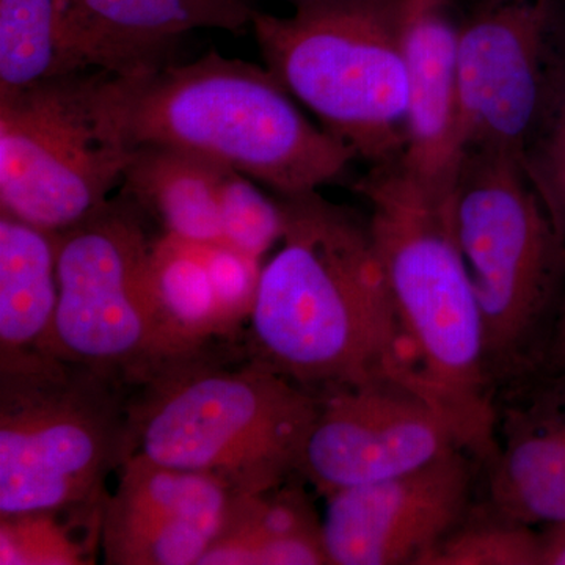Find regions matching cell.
Segmentation results:
<instances>
[{"label": "cell", "mask_w": 565, "mask_h": 565, "mask_svg": "<svg viewBox=\"0 0 565 565\" xmlns=\"http://www.w3.org/2000/svg\"><path fill=\"white\" fill-rule=\"evenodd\" d=\"M280 203L282 245L250 313L255 359L308 390L393 377L429 394L370 223L318 191Z\"/></svg>", "instance_id": "obj_1"}, {"label": "cell", "mask_w": 565, "mask_h": 565, "mask_svg": "<svg viewBox=\"0 0 565 565\" xmlns=\"http://www.w3.org/2000/svg\"><path fill=\"white\" fill-rule=\"evenodd\" d=\"M371 234L427 393L451 416L471 455L490 459L497 411L478 300L457 239L455 192L415 181L399 163L356 184Z\"/></svg>", "instance_id": "obj_2"}, {"label": "cell", "mask_w": 565, "mask_h": 565, "mask_svg": "<svg viewBox=\"0 0 565 565\" xmlns=\"http://www.w3.org/2000/svg\"><path fill=\"white\" fill-rule=\"evenodd\" d=\"M117 115L131 148L162 143L199 152L280 196L316 192L359 158L308 121L269 70L214 51L189 65L117 74Z\"/></svg>", "instance_id": "obj_3"}, {"label": "cell", "mask_w": 565, "mask_h": 565, "mask_svg": "<svg viewBox=\"0 0 565 565\" xmlns=\"http://www.w3.org/2000/svg\"><path fill=\"white\" fill-rule=\"evenodd\" d=\"M132 381V455L262 493L299 473L321 397L253 359L230 370L199 349L151 364ZM131 381V382H132Z\"/></svg>", "instance_id": "obj_4"}, {"label": "cell", "mask_w": 565, "mask_h": 565, "mask_svg": "<svg viewBox=\"0 0 565 565\" xmlns=\"http://www.w3.org/2000/svg\"><path fill=\"white\" fill-rule=\"evenodd\" d=\"M131 455L120 377L46 349L0 356V516L103 508Z\"/></svg>", "instance_id": "obj_5"}, {"label": "cell", "mask_w": 565, "mask_h": 565, "mask_svg": "<svg viewBox=\"0 0 565 565\" xmlns=\"http://www.w3.org/2000/svg\"><path fill=\"white\" fill-rule=\"evenodd\" d=\"M452 204L492 384L535 374L565 288V241L525 166L505 152L468 151Z\"/></svg>", "instance_id": "obj_6"}, {"label": "cell", "mask_w": 565, "mask_h": 565, "mask_svg": "<svg viewBox=\"0 0 565 565\" xmlns=\"http://www.w3.org/2000/svg\"><path fill=\"white\" fill-rule=\"evenodd\" d=\"M399 0L296 9L292 17L256 11L252 29L267 70L323 129L359 158L393 162L404 151L407 109Z\"/></svg>", "instance_id": "obj_7"}, {"label": "cell", "mask_w": 565, "mask_h": 565, "mask_svg": "<svg viewBox=\"0 0 565 565\" xmlns=\"http://www.w3.org/2000/svg\"><path fill=\"white\" fill-rule=\"evenodd\" d=\"M131 151L110 71H77L2 95L0 210L65 232L109 202Z\"/></svg>", "instance_id": "obj_8"}, {"label": "cell", "mask_w": 565, "mask_h": 565, "mask_svg": "<svg viewBox=\"0 0 565 565\" xmlns=\"http://www.w3.org/2000/svg\"><path fill=\"white\" fill-rule=\"evenodd\" d=\"M143 214L121 193L57 233L58 303L46 351L129 381L189 352L163 313Z\"/></svg>", "instance_id": "obj_9"}, {"label": "cell", "mask_w": 565, "mask_h": 565, "mask_svg": "<svg viewBox=\"0 0 565 565\" xmlns=\"http://www.w3.org/2000/svg\"><path fill=\"white\" fill-rule=\"evenodd\" d=\"M559 0H484L459 29L465 154L501 151L525 166L565 65Z\"/></svg>", "instance_id": "obj_10"}, {"label": "cell", "mask_w": 565, "mask_h": 565, "mask_svg": "<svg viewBox=\"0 0 565 565\" xmlns=\"http://www.w3.org/2000/svg\"><path fill=\"white\" fill-rule=\"evenodd\" d=\"M321 396L299 475L326 498L467 449L441 405L399 379H374Z\"/></svg>", "instance_id": "obj_11"}, {"label": "cell", "mask_w": 565, "mask_h": 565, "mask_svg": "<svg viewBox=\"0 0 565 565\" xmlns=\"http://www.w3.org/2000/svg\"><path fill=\"white\" fill-rule=\"evenodd\" d=\"M468 452L455 449L418 470L329 494L322 526L330 564L423 565L471 511Z\"/></svg>", "instance_id": "obj_12"}, {"label": "cell", "mask_w": 565, "mask_h": 565, "mask_svg": "<svg viewBox=\"0 0 565 565\" xmlns=\"http://www.w3.org/2000/svg\"><path fill=\"white\" fill-rule=\"evenodd\" d=\"M233 494L215 476L129 456L104 504L106 563L199 565L221 533Z\"/></svg>", "instance_id": "obj_13"}, {"label": "cell", "mask_w": 565, "mask_h": 565, "mask_svg": "<svg viewBox=\"0 0 565 565\" xmlns=\"http://www.w3.org/2000/svg\"><path fill=\"white\" fill-rule=\"evenodd\" d=\"M255 13L250 0H62L70 73H151L169 65L185 33H241Z\"/></svg>", "instance_id": "obj_14"}, {"label": "cell", "mask_w": 565, "mask_h": 565, "mask_svg": "<svg viewBox=\"0 0 565 565\" xmlns=\"http://www.w3.org/2000/svg\"><path fill=\"white\" fill-rule=\"evenodd\" d=\"M448 0H399L397 29L407 71L404 151L399 163L437 193L455 192L465 159L460 120L459 29Z\"/></svg>", "instance_id": "obj_15"}, {"label": "cell", "mask_w": 565, "mask_h": 565, "mask_svg": "<svg viewBox=\"0 0 565 565\" xmlns=\"http://www.w3.org/2000/svg\"><path fill=\"white\" fill-rule=\"evenodd\" d=\"M505 408L490 457V509L523 525L565 522V374L535 373Z\"/></svg>", "instance_id": "obj_16"}, {"label": "cell", "mask_w": 565, "mask_h": 565, "mask_svg": "<svg viewBox=\"0 0 565 565\" xmlns=\"http://www.w3.org/2000/svg\"><path fill=\"white\" fill-rule=\"evenodd\" d=\"M232 170L172 145H136L122 173V193L154 215L167 233L189 243L217 244L221 192Z\"/></svg>", "instance_id": "obj_17"}, {"label": "cell", "mask_w": 565, "mask_h": 565, "mask_svg": "<svg viewBox=\"0 0 565 565\" xmlns=\"http://www.w3.org/2000/svg\"><path fill=\"white\" fill-rule=\"evenodd\" d=\"M212 564H330L322 520L294 487L234 493L221 533L199 565Z\"/></svg>", "instance_id": "obj_18"}, {"label": "cell", "mask_w": 565, "mask_h": 565, "mask_svg": "<svg viewBox=\"0 0 565 565\" xmlns=\"http://www.w3.org/2000/svg\"><path fill=\"white\" fill-rule=\"evenodd\" d=\"M57 233L0 214V356L46 348L58 303Z\"/></svg>", "instance_id": "obj_19"}, {"label": "cell", "mask_w": 565, "mask_h": 565, "mask_svg": "<svg viewBox=\"0 0 565 565\" xmlns=\"http://www.w3.org/2000/svg\"><path fill=\"white\" fill-rule=\"evenodd\" d=\"M63 74L62 0H0V96Z\"/></svg>", "instance_id": "obj_20"}, {"label": "cell", "mask_w": 565, "mask_h": 565, "mask_svg": "<svg viewBox=\"0 0 565 565\" xmlns=\"http://www.w3.org/2000/svg\"><path fill=\"white\" fill-rule=\"evenodd\" d=\"M203 245L167 233L152 244V270L163 313L185 351L225 326L204 263Z\"/></svg>", "instance_id": "obj_21"}, {"label": "cell", "mask_w": 565, "mask_h": 565, "mask_svg": "<svg viewBox=\"0 0 565 565\" xmlns=\"http://www.w3.org/2000/svg\"><path fill=\"white\" fill-rule=\"evenodd\" d=\"M541 534L489 508V515L468 512L423 565H541Z\"/></svg>", "instance_id": "obj_22"}, {"label": "cell", "mask_w": 565, "mask_h": 565, "mask_svg": "<svg viewBox=\"0 0 565 565\" xmlns=\"http://www.w3.org/2000/svg\"><path fill=\"white\" fill-rule=\"evenodd\" d=\"M222 243L258 259L285 232L280 202L267 199L250 178L232 170L221 192Z\"/></svg>", "instance_id": "obj_23"}, {"label": "cell", "mask_w": 565, "mask_h": 565, "mask_svg": "<svg viewBox=\"0 0 565 565\" xmlns=\"http://www.w3.org/2000/svg\"><path fill=\"white\" fill-rule=\"evenodd\" d=\"M525 169L565 241V65L544 122L527 151Z\"/></svg>", "instance_id": "obj_24"}, {"label": "cell", "mask_w": 565, "mask_h": 565, "mask_svg": "<svg viewBox=\"0 0 565 565\" xmlns=\"http://www.w3.org/2000/svg\"><path fill=\"white\" fill-rule=\"evenodd\" d=\"M58 512L2 516L0 564H81L84 546L57 525Z\"/></svg>", "instance_id": "obj_25"}, {"label": "cell", "mask_w": 565, "mask_h": 565, "mask_svg": "<svg viewBox=\"0 0 565 565\" xmlns=\"http://www.w3.org/2000/svg\"><path fill=\"white\" fill-rule=\"evenodd\" d=\"M203 255L223 322L250 315L262 275L258 259L225 243L204 244Z\"/></svg>", "instance_id": "obj_26"}, {"label": "cell", "mask_w": 565, "mask_h": 565, "mask_svg": "<svg viewBox=\"0 0 565 565\" xmlns=\"http://www.w3.org/2000/svg\"><path fill=\"white\" fill-rule=\"evenodd\" d=\"M542 373L565 374V288L542 355Z\"/></svg>", "instance_id": "obj_27"}, {"label": "cell", "mask_w": 565, "mask_h": 565, "mask_svg": "<svg viewBox=\"0 0 565 565\" xmlns=\"http://www.w3.org/2000/svg\"><path fill=\"white\" fill-rule=\"evenodd\" d=\"M541 539V565H565V522L546 526Z\"/></svg>", "instance_id": "obj_28"}, {"label": "cell", "mask_w": 565, "mask_h": 565, "mask_svg": "<svg viewBox=\"0 0 565 565\" xmlns=\"http://www.w3.org/2000/svg\"><path fill=\"white\" fill-rule=\"evenodd\" d=\"M296 9L307 7L341 6V3L367 2V0H288Z\"/></svg>", "instance_id": "obj_29"}]
</instances>
